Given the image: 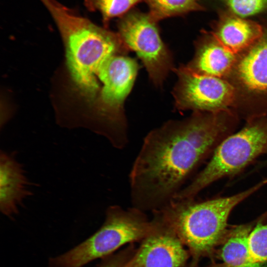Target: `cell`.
<instances>
[{"label": "cell", "instance_id": "obj_1", "mask_svg": "<svg viewBox=\"0 0 267 267\" xmlns=\"http://www.w3.org/2000/svg\"><path fill=\"white\" fill-rule=\"evenodd\" d=\"M219 113L194 111L147 134L130 175L134 207L155 211L173 199L198 165L231 134L233 121Z\"/></svg>", "mask_w": 267, "mask_h": 267}, {"label": "cell", "instance_id": "obj_2", "mask_svg": "<svg viewBox=\"0 0 267 267\" xmlns=\"http://www.w3.org/2000/svg\"><path fill=\"white\" fill-rule=\"evenodd\" d=\"M55 22L63 40L68 67L79 90L93 99L96 79L103 64L116 55L130 51L118 33L99 27L55 0H41Z\"/></svg>", "mask_w": 267, "mask_h": 267}, {"label": "cell", "instance_id": "obj_3", "mask_svg": "<svg viewBox=\"0 0 267 267\" xmlns=\"http://www.w3.org/2000/svg\"><path fill=\"white\" fill-rule=\"evenodd\" d=\"M267 184V178L233 195L200 202L173 199L155 212L163 224L193 253H209L224 238L232 210Z\"/></svg>", "mask_w": 267, "mask_h": 267}, {"label": "cell", "instance_id": "obj_4", "mask_svg": "<svg viewBox=\"0 0 267 267\" xmlns=\"http://www.w3.org/2000/svg\"><path fill=\"white\" fill-rule=\"evenodd\" d=\"M267 149V119L249 121L217 146L206 167L181 189L175 199H194L204 188L220 178L236 175Z\"/></svg>", "mask_w": 267, "mask_h": 267}, {"label": "cell", "instance_id": "obj_5", "mask_svg": "<svg viewBox=\"0 0 267 267\" xmlns=\"http://www.w3.org/2000/svg\"><path fill=\"white\" fill-rule=\"evenodd\" d=\"M154 227L141 210L111 206L107 210L105 222L95 233L70 250L50 259L49 267H83L124 244L148 235Z\"/></svg>", "mask_w": 267, "mask_h": 267}, {"label": "cell", "instance_id": "obj_6", "mask_svg": "<svg viewBox=\"0 0 267 267\" xmlns=\"http://www.w3.org/2000/svg\"><path fill=\"white\" fill-rule=\"evenodd\" d=\"M139 66L135 59L116 55L102 65L98 74L103 87L96 101L100 134L116 148L122 149L128 141L124 102L134 85Z\"/></svg>", "mask_w": 267, "mask_h": 267}, {"label": "cell", "instance_id": "obj_7", "mask_svg": "<svg viewBox=\"0 0 267 267\" xmlns=\"http://www.w3.org/2000/svg\"><path fill=\"white\" fill-rule=\"evenodd\" d=\"M155 21L149 13L132 9L118 21V34L130 50H134L157 87H161L171 70L173 60L162 41Z\"/></svg>", "mask_w": 267, "mask_h": 267}, {"label": "cell", "instance_id": "obj_8", "mask_svg": "<svg viewBox=\"0 0 267 267\" xmlns=\"http://www.w3.org/2000/svg\"><path fill=\"white\" fill-rule=\"evenodd\" d=\"M174 71L178 78L173 92L178 110L218 113L233 102L235 89L221 78L196 73L186 65Z\"/></svg>", "mask_w": 267, "mask_h": 267}, {"label": "cell", "instance_id": "obj_9", "mask_svg": "<svg viewBox=\"0 0 267 267\" xmlns=\"http://www.w3.org/2000/svg\"><path fill=\"white\" fill-rule=\"evenodd\" d=\"M169 229L150 233L124 267H181L188 253L181 241Z\"/></svg>", "mask_w": 267, "mask_h": 267}, {"label": "cell", "instance_id": "obj_10", "mask_svg": "<svg viewBox=\"0 0 267 267\" xmlns=\"http://www.w3.org/2000/svg\"><path fill=\"white\" fill-rule=\"evenodd\" d=\"M30 183L22 165L12 154L0 155V209L11 217L19 212L24 200L31 194Z\"/></svg>", "mask_w": 267, "mask_h": 267}, {"label": "cell", "instance_id": "obj_11", "mask_svg": "<svg viewBox=\"0 0 267 267\" xmlns=\"http://www.w3.org/2000/svg\"><path fill=\"white\" fill-rule=\"evenodd\" d=\"M263 31V27L257 22L227 10H220L211 33L224 46L236 54L257 42Z\"/></svg>", "mask_w": 267, "mask_h": 267}, {"label": "cell", "instance_id": "obj_12", "mask_svg": "<svg viewBox=\"0 0 267 267\" xmlns=\"http://www.w3.org/2000/svg\"><path fill=\"white\" fill-rule=\"evenodd\" d=\"M235 55L211 32H205L196 42L194 58L186 66L199 74L221 78L232 69Z\"/></svg>", "mask_w": 267, "mask_h": 267}, {"label": "cell", "instance_id": "obj_13", "mask_svg": "<svg viewBox=\"0 0 267 267\" xmlns=\"http://www.w3.org/2000/svg\"><path fill=\"white\" fill-rule=\"evenodd\" d=\"M261 38L237 62V79L247 90L257 93H267V27H263Z\"/></svg>", "mask_w": 267, "mask_h": 267}, {"label": "cell", "instance_id": "obj_14", "mask_svg": "<svg viewBox=\"0 0 267 267\" xmlns=\"http://www.w3.org/2000/svg\"><path fill=\"white\" fill-rule=\"evenodd\" d=\"M253 228V223H247L227 229L219 254L225 267H262L252 261L249 254V237Z\"/></svg>", "mask_w": 267, "mask_h": 267}, {"label": "cell", "instance_id": "obj_15", "mask_svg": "<svg viewBox=\"0 0 267 267\" xmlns=\"http://www.w3.org/2000/svg\"><path fill=\"white\" fill-rule=\"evenodd\" d=\"M144 0L149 8L148 13L157 22L169 17L182 16L192 11L205 9L201 0Z\"/></svg>", "mask_w": 267, "mask_h": 267}, {"label": "cell", "instance_id": "obj_16", "mask_svg": "<svg viewBox=\"0 0 267 267\" xmlns=\"http://www.w3.org/2000/svg\"><path fill=\"white\" fill-rule=\"evenodd\" d=\"M144 0H84L87 8L98 11L102 15L105 28L114 18L124 16L134 6Z\"/></svg>", "mask_w": 267, "mask_h": 267}, {"label": "cell", "instance_id": "obj_17", "mask_svg": "<svg viewBox=\"0 0 267 267\" xmlns=\"http://www.w3.org/2000/svg\"><path fill=\"white\" fill-rule=\"evenodd\" d=\"M249 251L252 261L263 265L267 262V223L258 222L249 237Z\"/></svg>", "mask_w": 267, "mask_h": 267}, {"label": "cell", "instance_id": "obj_18", "mask_svg": "<svg viewBox=\"0 0 267 267\" xmlns=\"http://www.w3.org/2000/svg\"><path fill=\"white\" fill-rule=\"evenodd\" d=\"M227 10L243 17L267 10V0H222Z\"/></svg>", "mask_w": 267, "mask_h": 267}, {"label": "cell", "instance_id": "obj_19", "mask_svg": "<svg viewBox=\"0 0 267 267\" xmlns=\"http://www.w3.org/2000/svg\"><path fill=\"white\" fill-rule=\"evenodd\" d=\"M125 264L121 258L115 257L107 259L98 267H124Z\"/></svg>", "mask_w": 267, "mask_h": 267}, {"label": "cell", "instance_id": "obj_20", "mask_svg": "<svg viewBox=\"0 0 267 267\" xmlns=\"http://www.w3.org/2000/svg\"><path fill=\"white\" fill-rule=\"evenodd\" d=\"M266 153H267V150H266Z\"/></svg>", "mask_w": 267, "mask_h": 267}]
</instances>
